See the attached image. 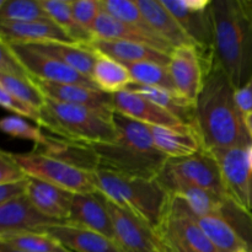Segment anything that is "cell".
<instances>
[{
	"instance_id": "6da1fadb",
	"label": "cell",
	"mask_w": 252,
	"mask_h": 252,
	"mask_svg": "<svg viewBox=\"0 0 252 252\" xmlns=\"http://www.w3.org/2000/svg\"><path fill=\"white\" fill-rule=\"evenodd\" d=\"M194 129L208 152L252 144L244 115L236 105L235 89L216 58L197 98Z\"/></svg>"
},
{
	"instance_id": "7a4b0ae2",
	"label": "cell",
	"mask_w": 252,
	"mask_h": 252,
	"mask_svg": "<svg viewBox=\"0 0 252 252\" xmlns=\"http://www.w3.org/2000/svg\"><path fill=\"white\" fill-rule=\"evenodd\" d=\"M211 15L214 58L238 90L252 76V0H216Z\"/></svg>"
},
{
	"instance_id": "3957f363",
	"label": "cell",
	"mask_w": 252,
	"mask_h": 252,
	"mask_svg": "<svg viewBox=\"0 0 252 252\" xmlns=\"http://www.w3.org/2000/svg\"><path fill=\"white\" fill-rule=\"evenodd\" d=\"M117 138L113 143L90 144L98 157L100 167L129 177L157 180L169 158L159 152L152 127L113 112Z\"/></svg>"
},
{
	"instance_id": "277c9868",
	"label": "cell",
	"mask_w": 252,
	"mask_h": 252,
	"mask_svg": "<svg viewBox=\"0 0 252 252\" xmlns=\"http://www.w3.org/2000/svg\"><path fill=\"white\" fill-rule=\"evenodd\" d=\"M112 117L113 113L46 98L41 108L38 127L49 130L53 137L71 142L113 143L117 138V130Z\"/></svg>"
},
{
	"instance_id": "5b68a950",
	"label": "cell",
	"mask_w": 252,
	"mask_h": 252,
	"mask_svg": "<svg viewBox=\"0 0 252 252\" xmlns=\"http://www.w3.org/2000/svg\"><path fill=\"white\" fill-rule=\"evenodd\" d=\"M93 177L97 191L108 201L133 212L153 228H159L169 193L157 180L125 176L102 169L93 172Z\"/></svg>"
},
{
	"instance_id": "8992f818",
	"label": "cell",
	"mask_w": 252,
	"mask_h": 252,
	"mask_svg": "<svg viewBox=\"0 0 252 252\" xmlns=\"http://www.w3.org/2000/svg\"><path fill=\"white\" fill-rule=\"evenodd\" d=\"M157 181L169 194L179 186H192L228 196L218 162L208 150L182 159H169Z\"/></svg>"
},
{
	"instance_id": "52a82bcc",
	"label": "cell",
	"mask_w": 252,
	"mask_h": 252,
	"mask_svg": "<svg viewBox=\"0 0 252 252\" xmlns=\"http://www.w3.org/2000/svg\"><path fill=\"white\" fill-rule=\"evenodd\" d=\"M10 153V152H9ZM22 171L32 179L48 182L74 194L97 192L91 172L38 152L10 153Z\"/></svg>"
},
{
	"instance_id": "ba28073f",
	"label": "cell",
	"mask_w": 252,
	"mask_h": 252,
	"mask_svg": "<svg viewBox=\"0 0 252 252\" xmlns=\"http://www.w3.org/2000/svg\"><path fill=\"white\" fill-rule=\"evenodd\" d=\"M213 62L214 52L203 51L196 46L175 48L167 69L177 93L186 100L196 103Z\"/></svg>"
},
{
	"instance_id": "9c48e42d",
	"label": "cell",
	"mask_w": 252,
	"mask_h": 252,
	"mask_svg": "<svg viewBox=\"0 0 252 252\" xmlns=\"http://www.w3.org/2000/svg\"><path fill=\"white\" fill-rule=\"evenodd\" d=\"M115 229V241L121 252H162V239L155 228L139 216L107 199Z\"/></svg>"
},
{
	"instance_id": "30bf717a",
	"label": "cell",
	"mask_w": 252,
	"mask_h": 252,
	"mask_svg": "<svg viewBox=\"0 0 252 252\" xmlns=\"http://www.w3.org/2000/svg\"><path fill=\"white\" fill-rule=\"evenodd\" d=\"M1 42V41H0ZM5 43V42H2ZM9 47L17 61L22 64L30 78L39 79L52 83L76 84V85L88 86V88L97 89L93 79L83 75L64 64L58 59L49 57L47 54L36 51L29 44L24 43H5Z\"/></svg>"
},
{
	"instance_id": "8fae6325",
	"label": "cell",
	"mask_w": 252,
	"mask_h": 252,
	"mask_svg": "<svg viewBox=\"0 0 252 252\" xmlns=\"http://www.w3.org/2000/svg\"><path fill=\"white\" fill-rule=\"evenodd\" d=\"M249 148L235 147L211 152L220 169L228 197L250 211L252 174L248 160Z\"/></svg>"
},
{
	"instance_id": "7c38bea8",
	"label": "cell",
	"mask_w": 252,
	"mask_h": 252,
	"mask_svg": "<svg viewBox=\"0 0 252 252\" xmlns=\"http://www.w3.org/2000/svg\"><path fill=\"white\" fill-rule=\"evenodd\" d=\"M68 221L56 220L42 214L27 196L0 204V235L16 233H46L49 228Z\"/></svg>"
},
{
	"instance_id": "4fadbf2b",
	"label": "cell",
	"mask_w": 252,
	"mask_h": 252,
	"mask_svg": "<svg viewBox=\"0 0 252 252\" xmlns=\"http://www.w3.org/2000/svg\"><path fill=\"white\" fill-rule=\"evenodd\" d=\"M31 80L43 94L44 97L49 100L69 103V105L85 106L110 115L115 112L112 95L103 93L98 89L76 85V84L52 83V81H44L34 78H31Z\"/></svg>"
},
{
	"instance_id": "5bb4252c",
	"label": "cell",
	"mask_w": 252,
	"mask_h": 252,
	"mask_svg": "<svg viewBox=\"0 0 252 252\" xmlns=\"http://www.w3.org/2000/svg\"><path fill=\"white\" fill-rule=\"evenodd\" d=\"M68 223L102 234L111 240L115 239V229L107 198L98 191L94 193L74 194Z\"/></svg>"
},
{
	"instance_id": "9a60e30c",
	"label": "cell",
	"mask_w": 252,
	"mask_h": 252,
	"mask_svg": "<svg viewBox=\"0 0 252 252\" xmlns=\"http://www.w3.org/2000/svg\"><path fill=\"white\" fill-rule=\"evenodd\" d=\"M116 112L150 127H184V123L144 96L125 90L112 95Z\"/></svg>"
},
{
	"instance_id": "2e32d148",
	"label": "cell",
	"mask_w": 252,
	"mask_h": 252,
	"mask_svg": "<svg viewBox=\"0 0 252 252\" xmlns=\"http://www.w3.org/2000/svg\"><path fill=\"white\" fill-rule=\"evenodd\" d=\"M0 41L5 43L25 44L74 42L68 33L51 19L32 22L0 21Z\"/></svg>"
},
{
	"instance_id": "e0dca14e",
	"label": "cell",
	"mask_w": 252,
	"mask_h": 252,
	"mask_svg": "<svg viewBox=\"0 0 252 252\" xmlns=\"http://www.w3.org/2000/svg\"><path fill=\"white\" fill-rule=\"evenodd\" d=\"M161 2L174 15L196 47L203 51L214 52L211 7L204 11H194L185 5L184 0H161Z\"/></svg>"
},
{
	"instance_id": "ac0fdd59",
	"label": "cell",
	"mask_w": 252,
	"mask_h": 252,
	"mask_svg": "<svg viewBox=\"0 0 252 252\" xmlns=\"http://www.w3.org/2000/svg\"><path fill=\"white\" fill-rule=\"evenodd\" d=\"M89 46L98 54L110 57L122 64L150 62L160 65L169 66L171 54L153 48L143 43L128 41H113V39L94 38Z\"/></svg>"
},
{
	"instance_id": "d6986e66",
	"label": "cell",
	"mask_w": 252,
	"mask_h": 252,
	"mask_svg": "<svg viewBox=\"0 0 252 252\" xmlns=\"http://www.w3.org/2000/svg\"><path fill=\"white\" fill-rule=\"evenodd\" d=\"M27 198L46 217L68 221L73 206L74 193L48 182L30 177Z\"/></svg>"
},
{
	"instance_id": "ffe728a7",
	"label": "cell",
	"mask_w": 252,
	"mask_h": 252,
	"mask_svg": "<svg viewBox=\"0 0 252 252\" xmlns=\"http://www.w3.org/2000/svg\"><path fill=\"white\" fill-rule=\"evenodd\" d=\"M91 32L96 38L137 42V43L147 44V46L153 47V48L167 54H171L174 52L172 46H170L166 41H164L160 37L153 36V34L147 33L142 30L129 26V25L120 21L105 11L101 12L100 16L97 17Z\"/></svg>"
},
{
	"instance_id": "44dd1931",
	"label": "cell",
	"mask_w": 252,
	"mask_h": 252,
	"mask_svg": "<svg viewBox=\"0 0 252 252\" xmlns=\"http://www.w3.org/2000/svg\"><path fill=\"white\" fill-rule=\"evenodd\" d=\"M137 2L155 33L172 46V48L196 46L174 15L162 5L161 0H137Z\"/></svg>"
},
{
	"instance_id": "7402d4cb",
	"label": "cell",
	"mask_w": 252,
	"mask_h": 252,
	"mask_svg": "<svg viewBox=\"0 0 252 252\" xmlns=\"http://www.w3.org/2000/svg\"><path fill=\"white\" fill-rule=\"evenodd\" d=\"M154 143L159 152L169 159H182L203 149L194 127H152Z\"/></svg>"
},
{
	"instance_id": "603a6c76",
	"label": "cell",
	"mask_w": 252,
	"mask_h": 252,
	"mask_svg": "<svg viewBox=\"0 0 252 252\" xmlns=\"http://www.w3.org/2000/svg\"><path fill=\"white\" fill-rule=\"evenodd\" d=\"M46 233L51 234L71 252H121L113 240L74 224L52 226Z\"/></svg>"
},
{
	"instance_id": "cb8c5ba5",
	"label": "cell",
	"mask_w": 252,
	"mask_h": 252,
	"mask_svg": "<svg viewBox=\"0 0 252 252\" xmlns=\"http://www.w3.org/2000/svg\"><path fill=\"white\" fill-rule=\"evenodd\" d=\"M25 44V43H24ZM36 51L63 62L78 73L91 79L97 53L89 44L74 42H44L29 44Z\"/></svg>"
},
{
	"instance_id": "d4e9b609",
	"label": "cell",
	"mask_w": 252,
	"mask_h": 252,
	"mask_svg": "<svg viewBox=\"0 0 252 252\" xmlns=\"http://www.w3.org/2000/svg\"><path fill=\"white\" fill-rule=\"evenodd\" d=\"M33 150L56 158V159L62 160L66 164L73 165L78 169L91 172V174L97 171L100 167L97 154L90 144H85V143L71 142V140L48 135L47 144Z\"/></svg>"
},
{
	"instance_id": "484cf974",
	"label": "cell",
	"mask_w": 252,
	"mask_h": 252,
	"mask_svg": "<svg viewBox=\"0 0 252 252\" xmlns=\"http://www.w3.org/2000/svg\"><path fill=\"white\" fill-rule=\"evenodd\" d=\"M127 90L137 93L144 96L152 102L157 103L165 111L171 113L176 118H179L184 125L194 127L196 122V103L182 97L176 91H170L161 88H152V86L140 85V84L132 83L127 88Z\"/></svg>"
},
{
	"instance_id": "4316f807",
	"label": "cell",
	"mask_w": 252,
	"mask_h": 252,
	"mask_svg": "<svg viewBox=\"0 0 252 252\" xmlns=\"http://www.w3.org/2000/svg\"><path fill=\"white\" fill-rule=\"evenodd\" d=\"M189 211L192 218L201 226L207 238L219 252H235L238 250H243V249L246 250L245 244L239 238L233 226L220 214L213 213L199 217L196 216L189 209Z\"/></svg>"
},
{
	"instance_id": "83f0119b",
	"label": "cell",
	"mask_w": 252,
	"mask_h": 252,
	"mask_svg": "<svg viewBox=\"0 0 252 252\" xmlns=\"http://www.w3.org/2000/svg\"><path fill=\"white\" fill-rule=\"evenodd\" d=\"M91 79L98 90L110 95L127 90L133 83L129 71L122 63L98 53Z\"/></svg>"
},
{
	"instance_id": "f1b7e54d",
	"label": "cell",
	"mask_w": 252,
	"mask_h": 252,
	"mask_svg": "<svg viewBox=\"0 0 252 252\" xmlns=\"http://www.w3.org/2000/svg\"><path fill=\"white\" fill-rule=\"evenodd\" d=\"M39 1L49 19L56 22L61 29H63L75 43L89 44L95 38L93 32L81 27L74 19L70 0H39Z\"/></svg>"
},
{
	"instance_id": "f546056e",
	"label": "cell",
	"mask_w": 252,
	"mask_h": 252,
	"mask_svg": "<svg viewBox=\"0 0 252 252\" xmlns=\"http://www.w3.org/2000/svg\"><path fill=\"white\" fill-rule=\"evenodd\" d=\"M0 244L22 252H71L48 233H16L0 235Z\"/></svg>"
},
{
	"instance_id": "4dcf8cb0",
	"label": "cell",
	"mask_w": 252,
	"mask_h": 252,
	"mask_svg": "<svg viewBox=\"0 0 252 252\" xmlns=\"http://www.w3.org/2000/svg\"><path fill=\"white\" fill-rule=\"evenodd\" d=\"M170 196L181 198L196 216L218 213L226 196L192 186H179Z\"/></svg>"
},
{
	"instance_id": "1f68e13d",
	"label": "cell",
	"mask_w": 252,
	"mask_h": 252,
	"mask_svg": "<svg viewBox=\"0 0 252 252\" xmlns=\"http://www.w3.org/2000/svg\"><path fill=\"white\" fill-rule=\"evenodd\" d=\"M123 65L129 71L133 83L152 86V88H161L170 91H176L167 66L160 65L157 63H150V62L127 63L123 64Z\"/></svg>"
},
{
	"instance_id": "d6a6232c",
	"label": "cell",
	"mask_w": 252,
	"mask_h": 252,
	"mask_svg": "<svg viewBox=\"0 0 252 252\" xmlns=\"http://www.w3.org/2000/svg\"><path fill=\"white\" fill-rule=\"evenodd\" d=\"M49 19L39 0H1L0 21L32 22Z\"/></svg>"
},
{
	"instance_id": "836d02e7",
	"label": "cell",
	"mask_w": 252,
	"mask_h": 252,
	"mask_svg": "<svg viewBox=\"0 0 252 252\" xmlns=\"http://www.w3.org/2000/svg\"><path fill=\"white\" fill-rule=\"evenodd\" d=\"M101 1H102L103 11L110 14L111 16L116 17L129 26L142 30L147 33L158 36L154 30L148 24L143 12L140 11L137 0H101Z\"/></svg>"
},
{
	"instance_id": "e575fe53",
	"label": "cell",
	"mask_w": 252,
	"mask_h": 252,
	"mask_svg": "<svg viewBox=\"0 0 252 252\" xmlns=\"http://www.w3.org/2000/svg\"><path fill=\"white\" fill-rule=\"evenodd\" d=\"M0 89H4L15 97L34 106L41 110L46 97L32 83L31 78H17V76L0 74Z\"/></svg>"
},
{
	"instance_id": "d590c367",
	"label": "cell",
	"mask_w": 252,
	"mask_h": 252,
	"mask_svg": "<svg viewBox=\"0 0 252 252\" xmlns=\"http://www.w3.org/2000/svg\"><path fill=\"white\" fill-rule=\"evenodd\" d=\"M0 128L10 137L32 142L34 144V149L44 147L48 142V135L42 132V128L31 125L20 116L4 117L0 121Z\"/></svg>"
},
{
	"instance_id": "8d00e7d4",
	"label": "cell",
	"mask_w": 252,
	"mask_h": 252,
	"mask_svg": "<svg viewBox=\"0 0 252 252\" xmlns=\"http://www.w3.org/2000/svg\"><path fill=\"white\" fill-rule=\"evenodd\" d=\"M70 6L74 19L88 31L93 30L94 24L103 11L101 0H70Z\"/></svg>"
},
{
	"instance_id": "74e56055",
	"label": "cell",
	"mask_w": 252,
	"mask_h": 252,
	"mask_svg": "<svg viewBox=\"0 0 252 252\" xmlns=\"http://www.w3.org/2000/svg\"><path fill=\"white\" fill-rule=\"evenodd\" d=\"M0 103L5 110L11 111L22 118H29V120L33 121L37 126H39L41 123V110L39 108L15 97L4 89H0Z\"/></svg>"
},
{
	"instance_id": "f35d334b",
	"label": "cell",
	"mask_w": 252,
	"mask_h": 252,
	"mask_svg": "<svg viewBox=\"0 0 252 252\" xmlns=\"http://www.w3.org/2000/svg\"><path fill=\"white\" fill-rule=\"evenodd\" d=\"M26 179H29V176L10 157V153L2 150L0 153V185L11 184Z\"/></svg>"
},
{
	"instance_id": "ab89813d",
	"label": "cell",
	"mask_w": 252,
	"mask_h": 252,
	"mask_svg": "<svg viewBox=\"0 0 252 252\" xmlns=\"http://www.w3.org/2000/svg\"><path fill=\"white\" fill-rule=\"evenodd\" d=\"M0 74H7L17 78H30L22 64L2 42H0Z\"/></svg>"
},
{
	"instance_id": "60d3db41",
	"label": "cell",
	"mask_w": 252,
	"mask_h": 252,
	"mask_svg": "<svg viewBox=\"0 0 252 252\" xmlns=\"http://www.w3.org/2000/svg\"><path fill=\"white\" fill-rule=\"evenodd\" d=\"M29 184L30 177L26 180H22V181L0 185V204L7 203V202H11L14 199L26 196Z\"/></svg>"
},
{
	"instance_id": "b9f144b4",
	"label": "cell",
	"mask_w": 252,
	"mask_h": 252,
	"mask_svg": "<svg viewBox=\"0 0 252 252\" xmlns=\"http://www.w3.org/2000/svg\"><path fill=\"white\" fill-rule=\"evenodd\" d=\"M235 101L243 115L252 112V76L245 85L235 90Z\"/></svg>"
},
{
	"instance_id": "7bdbcfd3",
	"label": "cell",
	"mask_w": 252,
	"mask_h": 252,
	"mask_svg": "<svg viewBox=\"0 0 252 252\" xmlns=\"http://www.w3.org/2000/svg\"><path fill=\"white\" fill-rule=\"evenodd\" d=\"M162 252H189V251L184 250V249H180L179 246L174 245V244L169 243V241L162 239Z\"/></svg>"
},
{
	"instance_id": "ee69618b",
	"label": "cell",
	"mask_w": 252,
	"mask_h": 252,
	"mask_svg": "<svg viewBox=\"0 0 252 252\" xmlns=\"http://www.w3.org/2000/svg\"><path fill=\"white\" fill-rule=\"evenodd\" d=\"M244 123H245L246 129H248L249 134H250L252 139V112L244 115Z\"/></svg>"
},
{
	"instance_id": "f6af8a7d",
	"label": "cell",
	"mask_w": 252,
	"mask_h": 252,
	"mask_svg": "<svg viewBox=\"0 0 252 252\" xmlns=\"http://www.w3.org/2000/svg\"><path fill=\"white\" fill-rule=\"evenodd\" d=\"M0 252H22L19 250H15V249L10 248V246L5 245V244H0Z\"/></svg>"
},
{
	"instance_id": "bcb514c9",
	"label": "cell",
	"mask_w": 252,
	"mask_h": 252,
	"mask_svg": "<svg viewBox=\"0 0 252 252\" xmlns=\"http://www.w3.org/2000/svg\"><path fill=\"white\" fill-rule=\"evenodd\" d=\"M248 160H249V166H250L251 174H252V144L248 149Z\"/></svg>"
},
{
	"instance_id": "7dc6e473",
	"label": "cell",
	"mask_w": 252,
	"mask_h": 252,
	"mask_svg": "<svg viewBox=\"0 0 252 252\" xmlns=\"http://www.w3.org/2000/svg\"><path fill=\"white\" fill-rule=\"evenodd\" d=\"M235 252H249V251L245 250V249H243V250H238V251H235Z\"/></svg>"
}]
</instances>
